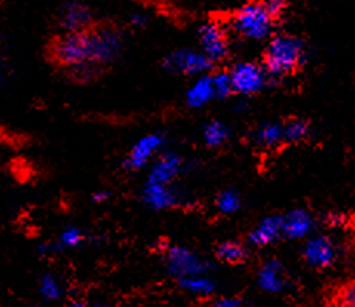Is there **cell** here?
I'll list each match as a JSON object with an SVG mask.
<instances>
[{
	"instance_id": "9",
	"label": "cell",
	"mask_w": 355,
	"mask_h": 307,
	"mask_svg": "<svg viewBox=\"0 0 355 307\" xmlns=\"http://www.w3.org/2000/svg\"><path fill=\"white\" fill-rule=\"evenodd\" d=\"M216 258L229 265H241L248 261V250L238 241H226L218 245L215 250Z\"/></svg>"
},
{
	"instance_id": "11",
	"label": "cell",
	"mask_w": 355,
	"mask_h": 307,
	"mask_svg": "<svg viewBox=\"0 0 355 307\" xmlns=\"http://www.w3.org/2000/svg\"><path fill=\"white\" fill-rule=\"evenodd\" d=\"M64 307H88L85 303H80V301H73V303H67Z\"/></svg>"
},
{
	"instance_id": "6",
	"label": "cell",
	"mask_w": 355,
	"mask_h": 307,
	"mask_svg": "<svg viewBox=\"0 0 355 307\" xmlns=\"http://www.w3.org/2000/svg\"><path fill=\"white\" fill-rule=\"evenodd\" d=\"M323 307H355V274L337 279L326 289Z\"/></svg>"
},
{
	"instance_id": "2",
	"label": "cell",
	"mask_w": 355,
	"mask_h": 307,
	"mask_svg": "<svg viewBox=\"0 0 355 307\" xmlns=\"http://www.w3.org/2000/svg\"><path fill=\"white\" fill-rule=\"evenodd\" d=\"M288 2L286 0H248L230 15L232 31L244 39L261 40L269 37L282 22Z\"/></svg>"
},
{
	"instance_id": "8",
	"label": "cell",
	"mask_w": 355,
	"mask_h": 307,
	"mask_svg": "<svg viewBox=\"0 0 355 307\" xmlns=\"http://www.w3.org/2000/svg\"><path fill=\"white\" fill-rule=\"evenodd\" d=\"M60 24H62L65 31L82 30L90 24H93L92 12L85 5H82L79 2H70L67 3L65 8L62 10V15H60Z\"/></svg>"
},
{
	"instance_id": "5",
	"label": "cell",
	"mask_w": 355,
	"mask_h": 307,
	"mask_svg": "<svg viewBox=\"0 0 355 307\" xmlns=\"http://www.w3.org/2000/svg\"><path fill=\"white\" fill-rule=\"evenodd\" d=\"M264 68L261 64L243 62L236 64L229 71L232 91L241 94L257 93L264 85Z\"/></svg>"
},
{
	"instance_id": "1",
	"label": "cell",
	"mask_w": 355,
	"mask_h": 307,
	"mask_svg": "<svg viewBox=\"0 0 355 307\" xmlns=\"http://www.w3.org/2000/svg\"><path fill=\"white\" fill-rule=\"evenodd\" d=\"M121 46L114 25L93 22L82 30L64 31L45 45L44 58L54 70L74 82H90L102 76Z\"/></svg>"
},
{
	"instance_id": "7",
	"label": "cell",
	"mask_w": 355,
	"mask_h": 307,
	"mask_svg": "<svg viewBox=\"0 0 355 307\" xmlns=\"http://www.w3.org/2000/svg\"><path fill=\"white\" fill-rule=\"evenodd\" d=\"M304 258L312 267L326 269L334 263L336 252H334V245L327 238H317L306 245Z\"/></svg>"
},
{
	"instance_id": "3",
	"label": "cell",
	"mask_w": 355,
	"mask_h": 307,
	"mask_svg": "<svg viewBox=\"0 0 355 307\" xmlns=\"http://www.w3.org/2000/svg\"><path fill=\"white\" fill-rule=\"evenodd\" d=\"M304 45L293 34L282 33L269 39L261 53V67L278 78L295 76L303 70Z\"/></svg>"
},
{
	"instance_id": "10",
	"label": "cell",
	"mask_w": 355,
	"mask_h": 307,
	"mask_svg": "<svg viewBox=\"0 0 355 307\" xmlns=\"http://www.w3.org/2000/svg\"><path fill=\"white\" fill-rule=\"evenodd\" d=\"M306 132H307V127L304 122L292 121L291 124H288V127L284 128L283 133L289 141H300L306 134Z\"/></svg>"
},
{
	"instance_id": "4",
	"label": "cell",
	"mask_w": 355,
	"mask_h": 307,
	"mask_svg": "<svg viewBox=\"0 0 355 307\" xmlns=\"http://www.w3.org/2000/svg\"><path fill=\"white\" fill-rule=\"evenodd\" d=\"M200 42L210 60H221L229 54V31L216 20H209L200 28Z\"/></svg>"
}]
</instances>
